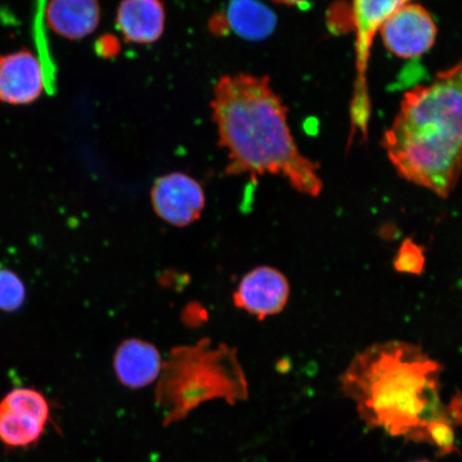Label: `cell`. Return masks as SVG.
I'll return each instance as SVG.
<instances>
[{
	"instance_id": "cell-1",
	"label": "cell",
	"mask_w": 462,
	"mask_h": 462,
	"mask_svg": "<svg viewBox=\"0 0 462 462\" xmlns=\"http://www.w3.org/2000/svg\"><path fill=\"white\" fill-rule=\"evenodd\" d=\"M440 363L420 346L400 340L357 354L340 377L343 394L368 429L453 454L462 427V394L444 402Z\"/></svg>"
},
{
	"instance_id": "cell-13",
	"label": "cell",
	"mask_w": 462,
	"mask_h": 462,
	"mask_svg": "<svg viewBox=\"0 0 462 462\" xmlns=\"http://www.w3.org/2000/svg\"><path fill=\"white\" fill-rule=\"evenodd\" d=\"M230 31L248 42H263L275 31L277 17L260 0H230L225 13Z\"/></svg>"
},
{
	"instance_id": "cell-8",
	"label": "cell",
	"mask_w": 462,
	"mask_h": 462,
	"mask_svg": "<svg viewBox=\"0 0 462 462\" xmlns=\"http://www.w3.org/2000/svg\"><path fill=\"white\" fill-rule=\"evenodd\" d=\"M291 296L287 277L273 267H258L248 273L234 293L236 308L259 320L280 314Z\"/></svg>"
},
{
	"instance_id": "cell-18",
	"label": "cell",
	"mask_w": 462,
	"mask_h": 462,
	"mask_svg": "<svg viewBox=\"0 0 462 462\" xmlns=\"http://www.w3.org/2000/svg\"><path fill=\"white\" fill-rule=\"evenodd\" d=\"M96 50L97 53L103 58H114L119 54L121 46L117 37L106 34L97 40Z\"/></svg>"
},
{
	"instance_id": "cell-17",
	"label": "cell",
	"mask_w": 462,
	"mask_h": 462,
	"mask_svg": "<svg viewBox=\"0 0 462 462\" xmlns=\"http://www.w3.org/2000/svg\"><path fill=\"white\" fill-rule=\"evenodd\" d=\"M426 258L423 248L414 241L404 240L398 251L394 267L398 273L420 275L423 273Z\"/></svg>"
},
{
	"instance_id": "cell-6",
	"label": "cell",
	"mask_w": 462,
	"mask_h": 462,
	"mask_svg": "<svg viewBox=\"0 0 462 462\" xmlns=\"http://www.w3.org/2000/svg\"><path fill=\"white\" fill-rule=\"evenodd\" d=\"M379 32L386 50L397 57L411 60L431 50L438 27L423 5L408 4L397 10Z\"/></svg>"
},
{
	"instance_id": "cell-9",
	"label": "cell",
	"mask_w": 462,
	"mask_h": 462,
	"mask_svg": "<svg viewBox=\"0 0 462 462\" xmlns=\"http://www.w3.org/2000/svg\"><path fill=\"white\" fill-rule=\"evenodd\" d=\"M46 85L42 63L31 51L0 57V101L29 104L42 96Z\"/></svg>"
},
{
	"instance_id": "cell-11",
	"label": "cell",
	"mask_w": 462,
	"mask_h": 462,
	"mask_svg": "<svg viewBox=\"0 0 462 462\" xmlns=\"http://www.w3.org/2000/svg\"><path fill=\"white\" fill-rule=\"evenodd\" d=\"M163 368L157 346L132 338L121 343L114 356V369L121 384L141 389L154 383Z\"/></svg>"
},
{
	"instance_id": "cell-14",
	"label": "cell",
	"mask_w": 462,
	"mask_h": 462,
	"mask_svg": "<svg viewBox=\"0 0 462 462\" xmlns=\"http://www.w3.org/2000/svg\"><path fill=\"white\" fill-rule=\"evenodd\" d=\"M45 425L11 411L0 404V440L9 447L31 446L42 436Z\"/></svg>"
},
{
	"instance_id": "cell-3",
	"label": "cell",
	"mask_w": 462,
	"mask_h": 462,
	"mask_svg": "<svg viewBox=\"0 0 462 462\" xmlns=\"http://www.w3.org/2000/svg\"><path fill=\"white\" fill-rule=\"evenodd\" d=\"M383 143L404 180L448 198L462 175V60L404 94Z\"/></svg>"
},
{
	"instance_id": "cell-16",
	"label": "cell",
	"mask_w": 462,
	"mask_h": 462,
	"mask_svg": "<svg viewBox=\"0 0 462 462\" xmlns=\"http://www.w3.org/2000/svg\"><path fill=\"white\" fill-rule=\"evenodd\" d=\"M26 287L13 270L0 268V310L14 313L25 303Z\"/></svg>"
},
{
	"instance_id": "cell-15",
	"label": "cell",
	"mask_w": 462,
	"mask_h": 462,
	"mask_svg": "<svg viewBox=\"0 0 462 462\" xmlns=\"http://www.w3.org/2000/svg\"><path fill=\"white\" fill-rule=\"evenodd\" d=\"M0 404L11 411L25 415L46 424L50 417L48 401L42 393L29 388H17L8 393Z\"/></svg>"
},
{
	"instance_id": "cell-20",
	"label": "cell",
	"mask_w": 462,
	"mask_h": 462,
	"mask_svg": "<svg viewBox=\"0 0 462 462\" xmlns=\"http://www.w3.org/2000/svg\"><path fill=\"white\" fill-rule=\"evenodd\" d=\"M273 2L288 5V7H300V5H308L311 0H273Z\"/></svg>"
},
{
	"instance_id": "cell-12",
	"label": "cell",
	"mask_w": 462,
	"mask_h": 462,
	"mask_svg": "<svg viewBox=\"0 0 462 462\" xmlns=\"http://www.w3.org/2000/svg\"><path fill=\"white\" fill-rule=\"evenodd\" d=\"M48 24L60 36L80 40L97 31L101 20L99 0H50L45 7Z\"/></svg>"
},
{
	"instance_id": "cell-19",
	"label": "cell",
	"mask_w": 462,
	"mask_h": 462,
	"mask_svg": "<svg viewBox=\"0 0 462 462\" xmlns=\"http://www.w3.org/2000/svg\"><path fill=\"white\" fill-rule=\"evenodd\" d=\"M208 28L213 36L224 37L231 32L229 23L225 13H217L208 22Z\"/></svg>"
},
{
	"instance_id": "cell-5",
	"label": "cell",
	"mask_w": 462,
	"mask_h": 462,
	"mask_svg": "<svg viewBox=\"0 0 462 462\" xmlns=\"http://www.w3.org/2000/svg\"><path fill=\"white\" fill-rule=\"evenodd\" d=\"M412 0H352V23L356 33V80L350 109L348 146L359 135L366 141L372 103L368 90V68L375 34L390 17Z\"/></svg>"
},
{
	"instance_id": "cell-2",
	"label": "cell",
	"mask_w": 462,
	"mask_h": 462,
	"mask_svg": "<svg viewBox=\"0 0 462 462\" xmlns=\"http://www.w3.org/2000/svg\"><path fill=\"white\" fill-rule=\"evenodd\" d=\"M212 120L227 153L226 173L285 178L298 192L317 198L319 164L300 152L288 125V108L267 75H224L213 88Z\"/></svg>"
},
{
	"instance_id": "cell-4",
	"label": "cell",
	"mask_w": 462,
	"mask_h": 462,
	"mask_svg": "<svg viewBox=\"0 0 462 462\" xmlns=\"http://www.w3.org/2000/svg\"><path fill=\"white\" fill-rule=\"evenodd\" d=\"M158 401L169 410L166 420H180L201 402L224 398L230 403L245 400L247 383L236 351L210 339L172 349L163 362Z\"/></svg>"
},
{
	"instance_id": "cell-10",
	"label": "cell",
	"mask_w": 462,
	"mask_h": 462,
	"mask_svg": "<svg viewBox=\"0 0 462 462\" xmlns=\"http://www.w3.org/2000/svg\"><path fill=\"white\" fill-rule=\"evenodd\" d=\"M116 23L125 42H157L165 31L166 10L162 0H121Z\"/></svg>"
},
{
	"instance_id": "cell-21",
	"label": "cell",
	"mask_w": 462,
	"mask_h": 462,
	"mask_svg": "<svg viewBox=\"0 0 462 462\" xmlns=\"http://www.w3.org/2000/svg\"><path fill=\"white\" fill-rule=\"evenodd\" d=\"M415 462H430V461L420 460V461H415Z\"/></svg>"
},
{
	"instance_id": "cell-7",
	"label": "cell",
	"mask_w": 462,
	"mask_h": 462,
	"mask_svg": "<svg viewBox=\"0 0 462 462\" xmlns=\"http://www.w3.org/2000/svg\"><path fill=\"white\" fill-rule=\"evenodd\" d=\"M152 202L154 212L164 222L184 227L200 217L206 206V195L196 179L175 171L155 180Z\"/></svg>"
}]
</instances>
